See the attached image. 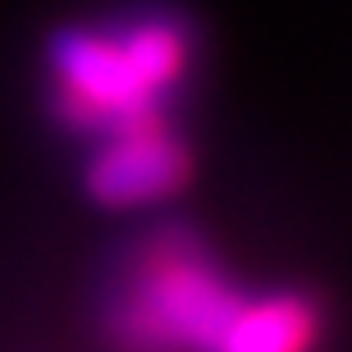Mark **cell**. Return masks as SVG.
I'll return each instance as SVG.
<instances>
[{
    "label": "cell",
    "instance_id": "obj_1",
    "mask_svg": "<svg viewBox=\"0 0 352 352\" xmlns=\"http://www.w3.org/2000/svg\"><path fill=\"white\" fill-rule=\"evenodd\" d=\"M115 352H325V302L293 284H248L192 229H156L115 261L101 293Z\"/></svg>",
    "mask_w": 352,
    "mask_h": 352
},
{
    "label": "cell",
    "instance_id": "obj_2",
    "mask_svg": "<svg viewBox=\"0 0 352 352\" xmlns=\"http://www.w3.org/2000/svg\"><path fill=\"white\" fill-rule=\"evenodd\" d=\"M197 69V28L165 5L69 19L46 37V110L78 138L174 115Z\"/></svg>",
    "mask_w": 352,
    "mask_h": 352
},
{
    "label": "cell",
    "instance_id": "obj_3",
    "mask_svg": "<svg viewBox=\"0 0 352 352\" xmlns=\"http://www.w3.org/2000/svg\"><path fill=\"white\" fill-rule=\"evenodd\" d=\"M192 146L179 133L174 115H165L91 138V156L82 165V192L101 210H151L174 201L192 183Z\"/></svg>",
    "mask_w": 352,
    "mask_h": 352
}]
</instances>
